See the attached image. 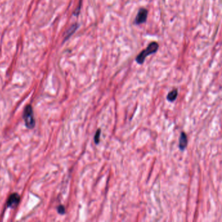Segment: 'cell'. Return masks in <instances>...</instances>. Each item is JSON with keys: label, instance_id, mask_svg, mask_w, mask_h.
I'll list each match as a JSON object with an SVG mask.
<instances>
[{"label": "cell", "instance_id": "cell-6", "mask_svg": "<svg viewBox=\"0 0 222 222\" xmlns=\"http://www.w3.org/2000/svg\"><path fill=\"white\" fill-rule=\"evenodd\" d=\"M188 144V139L187 136L184 132H182L180 134L179 138V149L181 151H184L185 148L187 147Z\"/></svg>", "mask_w": 222, "mask_h": 222}, {"label": "cell", "instance_id": "cell-1", "mask_svg": "<svg viewBox=\"0 0 222 222\" xmlns=\"http://www.w3.org/2000/svg\"><path fill=\"white\" fill-rule=\"evenodd\" d=\"M159 48V44L156 42H152L149 44L146 49L142 50L140 54H138L136 58V61L139 65H142L147 56L156 53Z\"/></svg>", "mask_w": 222, "mask_h": 222}, {"label": "cell", "instance_id": "cell-8", "mask_svg": "<svg viewBox=\"0 0 222 222\" xmlns=\"http://www.w3.org/2000/svg\"><path fill=\"white\" fill-rule=\"evenodd\" d=\"M100 133H101L100 129H98L97 131L96 132L95 136V143L96 145H98V144L99 143V141H100Z\"/></svg>", "mask_w": 222, "mask_h": 222}, {"label": "cell", "instance_id": "cell-4", "mask_svg": "<svg viewBox=\"0 0 222 222\" xmlns=\"http://www.w3.org/2000/svg\"><path fill=\"white\" fill-rule=\"evenodd\" d=\"M20 201V196L17 193H13L9 196L7 200V205L9 207L11 208H16L18 205Z\"/></svg>", "mask_w": 222, "mask_h": 222}, {"label": "cell", "instance_id": "cell-9", "mask_svg": "<svg viewBox=\"0 0 222 222\" xmlns=\"http://www.w3.org/2000/svg\"><path fill=\"white\" fill-rule=\"evenodd\" d=\"M58 212L60 214H64L65 213V209L64 207V206L59 205L58 207Z\"/></svg>", "mask_w": 222, "mask_h": 222}, {"label": "cell", "instance_id": "cell-3", "mask_svg": "<svg viewBox=\"0 0 222 222\" xmlns=\"http://www.w3.org/2000/svg\"><path fill=\"white\" fill-rule=\"evenodd\" d=\"M149 11L145 8H141L136 14V18L134 19V24L136 25L142 24L147 21Z\"/></svg>", "mask_w": 222, "mask_h": 222}, {"label": "cell", "instance_id": "cell-10", "mask_svg": "<svg viewBox=\"0 0 222 222\" xmlns=\"http://www.w3.org/2000/svg\"><path fill=\"white\" fill-rule=\"evenodd\" d=\"M80 9H81V2H80V6L78 7V8H77L76 10H75V11L74 12V13H73V14L74 15H75V16H78V15L80 14Z\"/></svg>", "mask_w": 222, "mask_h": 222}, {"label": "cell", "instance_id": "cell-5", "mask_svg": "<svg viewBox=\"0 0 222 222\" xmlns=\"http://www.w3.org/2000/svg\"><path fill=\"white\" fill-rule=\"evenodd\" d=\"M78 28H79V24L78 23L72 24L71 26L69 28V29L66 32L64 42H65L66 40H68L71 37V36L75 33V32L77 29H78Z\"/></svg>", "mask_w": 222, "mask_h": 222}, {"label": "cell", "instance_id": "cell-2", "mask_svg": "<svg viewBox=\"0 0 222 222\" xmlns=\"http://www.w3.org/2000/svg\"><path fill=\"white\" fill-rule=\"evenodd\" d=\"M23 119L25 121V126L29 129H33L35 125V121L33 116V111L32 106L31 105H27L25 106L24 114Z\"/></svg>", "mask_w": 222, "mask_h": 222}, {"label": "cell", "instance_id": "cell-7", "mask_svg": "<svg viewBox=\"0 0 222 222\" xmlns=\"http://www.w3.org/2000/svg\"><path fill=\"white\" fill-rule=\"evenodd\" d=\"M177 96H178V91L177 89H174L169 92L167 96V99L169 102H173L176 100Z\"/></svg>", "mask_w": 222, "mask_h": 222}]
</instances>
